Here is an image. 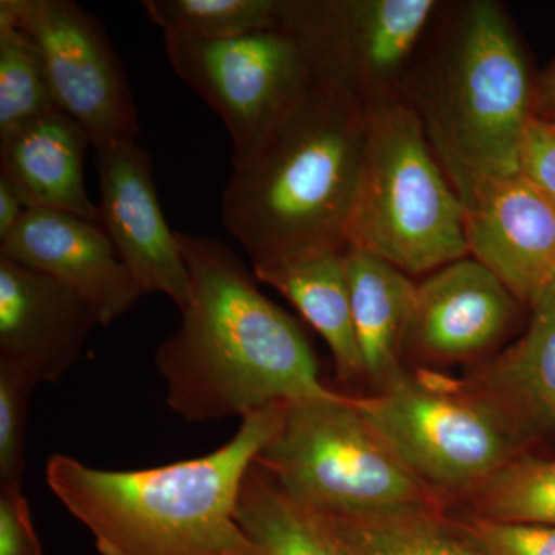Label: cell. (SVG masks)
Returning a JSON list of instances; mask_svg holds the SVG:
<instances>
[{
    "instance_id": "cell-1",
    "label": "cell",
    "mask_w": 555,
    "mask_h": 555,
    "mask_svg": "<svg viewBox=\"0 0 555 555\" xmlns=\"http://www.w3.org/2000/svg\"><path fill=\"white\" fill-rule=\"evenodd\" d=\"M178 240L189 298L178 331L155 353L175 414L190 423L243 420L334 392L298 321L259 291L232 248L190 233Z\"/></svg>"
},
{
    "instance_id": "cell-2",
    "label": "cell",
    "mask_w": 555,
    "mask_h": 555,
    "mask_svg": "<svg viewBox=\"0 0 555 555\" xmlns=\"http://www.w3.org/2000/svg\"><path fill=\"white\" fill-rule=\"evenodd\" d=\"M534 80L505 9L467 0L438 9L401 86L465 208L520 171Z\"/></svg>"
},
{
    "instance_id": "cell-3",
    "label": "cell",
    "mask_w": 555,
    "mask_h": 555,
    "mask_svg": "<svg viewBox=\"0 0 555 555\" xmlns=\"http://www.w3.org/2000/svg\"><path fill=\"white\" fill-rule=\"evenodd\" d=\"M284 411L259 409L210 454L166 466L108 470L56 454L47 485L101 555H262L238 524V496Z\"/></svg>"
},
{
    "instance_id": "cell-4",
    "label": "cell",
    "mask_w": 555,
    "mask_h": 555,
    "mask_svg": "<svg viewBox=\"0 0 555 555\" xmlns=\"http://www.w3.org/2000/svg\"><path fill=\"white\" fill-rule=\"evenodd\" d=\"M364 139V105L313 80L254 152L233 163L222 221L254 268L309 248L347 246Z\"/></svg>"
},
{
    "instance_id": "cell-5",
    "label": "cell",
    "mask_w": 555,
    "mask_h": 555,
    "mask_svg": "<svg viewBox=\"0 0 555 555\" xmlns=\"http://www.w3.org/2000/svg\"><path fill=\"white\" fill-rule=\"evenodd\" d=\"M346 244L408 276L469 257L466 208L401 94L367 105Z\"/></svg>"
},
{
    "instance_id": "cell-6",
    "label": "cell",
    "mask_w": 555,
    "mask_h": 555,
    "mask_svg": "<svg viewBox=\"0 0 555 555\" xmlns=\"http://www.w3.org/2000/svg\"><path fill=\"white\" fill-rule=\"evenodd\" d=\"M257 463L288 495L327 516L447 507L378 436L356 398L335 390L288 401Z\"/></svg>"
},
{
    "instance_id": "cell-7",
    "label": "cell",
    "mask_w": 555,
    "mask_h": 555,
    "mask_svg": "<svg viewBox=\"0 0 555 555\" xmlns=\"http://www.w3.org/2000/svg\"><path fill=\"white\" fill-rule=\"evenodd\" d=\"M353 398L398 459L447 503L526 454L465 382L436 372H408L385 390Z\"/></svg>"
},
{
    "instance_id": "cell-8",
    "label": "cell",
    "mask_w": 555,
    "mask_h": 555,
    "mask_svg": "<svg viewBox=\"0 0 555 555\" xmlns=\"http://www.w3.org/2000/svg\"><path fill=\"white\" fill-rule=\"evenodd\" d=\"M441 3L436 0H287L284 30L317 82L361 105L401 94Z\"/></svg>"
},
{
    "instance_id": "cell-9",
    "label": "cell",
    "mask_w": 555,
    "mask_h": 555,
    "mask_svg": "<svg viewBox=\"0 0 555 555\" xmlns=\"http://www.w3.org/2000/svg\"><path fill=\"white\" fill-rule=\"evenodd\" d=\"M164 42L179 79L224 122L233 163L250 155L313 82L297 40L283 27L228 40L166 33Z\"/></svg>"
},
{
    "instance_id": "cell-10",
    "label": "cell",
    "mask_w": 555,
    "mask_h": 555,
    "mask_svg": "<svg viewBox=\"0 0 555 555\" xmlns=\"http://www.w3.org/2000/svg\"><path fill=\"white\" fill-rule=\"evenodd\" d=\"M0 20L35 43L54 105L82 127L94 150L137 141L129 76L100 17L73 0H2Z\"/></svg>"
},
{
    "instance_id": "cell-11",
    "label": "cell",
    "mask_w": 555,
    "mask_h": 555,
    "mask_svg": "<svg viewBox=\"0 0 555 555\" xmlns=\"http://www.w3.org/2000/svg\"><path fill=\"white\" fill-rule=\"evenodd\" d=\"M101 225L144 294H163L179 310L189 298V269L160 208L152 158L137 141L96 150Z\"/></svg>"
},
{
    "instance_id": "cell-12",
    "label": "cell",
    "mask_w": 555,
    "mask_h": 555,
    "mask_svg": "<svg viewBox=\"0 0 555 555\" xmlns=\"http://www.w3.org/2000/svg\"><path fill=\"white\" fill-rule=\"evenodd\" d=\"M521 306L477 259H456L415 284L406 350L434 363L477 360L509 334Z\"/></svg>"
},
{
    "instance_id": "cell-13",
    "label": "cell",
    "mask_w": 555,
    "mask_h": 555,
    "mask_svg": "<svg viewBox=\"0 0 555 555\" xmlns=\"http://www.w3.org/2000/svg\"><path fill=\"white\" fill-rule=\"evenodd\" d=\"M0 258L78 292L96 310L101 326L129 312L145 295L102 225L67 211L27 208L9 238L0 243Z\"/></svg>"
},
{
    "instance_id": "cell-14",
    "label": "cell",
    "mask_w": 555,
    "mask_h": 555,
    "mask_svg": "<svg viewBox=\"0 0 555 555\" xmlns=\"http://www.w3.org/2000/svg\"><path fill=\"white\" fill-rule=\"evenodd\" d=\"M100 315L49 275L0 258V361L39 383L60 382L78 363Z\"/></svg>"
},
{
    "instance_id": "cell-15",
    "label": "cell",
    "mask_w": 555,
    "mask_h": 555,
    "mask_svg": "<svg viewBox=\"0 0 555 555\" xmlns=\"http://www.w3.org/2000/svg\"><path fill=\"white\" fill-rule=\"evenodd\" d=\"M469 257L526 306L555 281V204L518 173L481 190L466 207Z\"/></svg>"
},
{
    "instance_id": "cell-16",
    "label": "cell",
    "mask_w": 555,
    "mask_h": 555,
    "mask_svg": "<svg viewBox=\"0 0 555 555\" xmlns=\"http://www.w3.org/2000/svg\"><path fill=\"white\" fill-rule=\"evenodd\" d=\"M529 309L525 334L463 379L524 452L555 437V281Z\"/></svg>"
},
{
    "instance_id": "cell-17",
    "label": "cell",
    "mask_w": 555,
    "mask_h": 555,
    "mask_svg": "<svg viewBox=\"0 0 555 555\" xmlns=\"http://www.w3.org/2000/svg\"><path fill=\"white\" fill-rule=\"evenodd\" d=\"M89 145L82 127L56 108L0 138V173L17 185L28 207L67 211L101 225L83 178Z\"/></svg>"
},
{
    "instance_id": "cell-18",
    "label": "cell",
    "mask_w": 555,
    "mask_h": 555,
    "mask_svg": "<svg viewBox=\"0 0 555 555\" xmlns=\"http://www.w3.org/2000/svg\"><path fill=\"white\" fill-rule=\"evenodd\" d=\"M346 247L309 248L254 268V276L276 288L323 337L339 382L357 385L364 382V369L350 308Z\"/></svg>"
},
{
    "instance_id": "cell-19",
    "label": "cell",
    "mask_w": 555,
    "mask_h": 555,
    "mask_svg": "<svg viewBox=\"0 0 555 555\" xmlns=\"http://www.w3.org/2000/svg\"><path fill=\"white\" fill-rule=\"evenodd\" d=\"M350 308L364 382L379 390L408 374L403 367L415 281L374 255L346 247Z\"/></svg>"
},
{
    "instance_id": "cell-20",
    "label": "cell",
    "mask_w": 555,
    "mask_h": 555,
    "mask_svg": "<svg viewBox=\"0 0 555 555\" xmlns=\"http://www.w3.org/2000/svg\"><path fill=\"white\" fill-rule=\"evenodd\" d=\"M323 516L343 555H483L452 526L447 507Z\"/></svg>"
},
{
    "instance_id": "cell-21",
    "label": "cell",
    "mask_w": 555,
    "mask_h": 555,
    "mask_svg": "<svg viewBox=\"0 0 555 555\" xmlns=\"http://www.w3.org/2000/svg\"><path fill=\"white\" fill-rule=\"evenodd\" d=\"M236 518L262 555H343L326 517L288 495L257 462L241 485Z\"/></svg>"
},
{
    "instance_id": "cell-22",
    "label": "cell",
    "mask_w": 555,
    "mask_h": 555,
    "mask_svg": "<svg viewBox=\"0 0 555 555\" xmlns=\"http://www.w3.org/2000/svg\"><path fill=\"white\" fill-rule=\"evenodd\" d=\"M460 502L489 520L555 526V459L518 455Z\"/></svg>"
},
{
    "instance_id": "cell-23",
    "label": "cell",
    "mask_w": 555,
    "mask_h": 555,
    "mask_svg": "<svg viewBox=\"0 0 555 555\" xmlns=\"http://www.w3.org/2000/svg\"><path fill=\"white\" fill-rule=\"evenodd\" d=\"M142 7L164 35L228 40L280 28L287 0H144Z\"/></svg>"
},
{
    "instance_id": "cell-24",
    "label": "cell",
    "mask_w": 555,
    "mask_h": 555,
    "mask_svg": "<svg viewBox=\"0 0 555 555\" xmlns=\"http://www.w3.org/2000/svg\"><path fill=\"white\" fill-rule=\"evenodd\" d=\"M56 109L35 43L0 20V138Z\"/></svg>"
},
{
    "instance_id": "cell-25",
    "label": "cell",
    "mask_w": 555,
    "mask_h": 555,
    "mask_svg": "<svg viewBox=\"0 0 555 555\" xmlns=\"http://www.w3.org/2000/svg\"><path fill=\"white\" fill-rule=\"evenodd\" d=\"M38 385L24 369L0 361V486L22 488L28 408Z\"/></svg>"
},
{
    "instance_id": "cell-26",
    "label": "cell",
    "mask_w": 555,
    "mask_h": 555,
    "mask_svg": "<svg viewBox=\"0 0 555 555\" xmlns=\"http://www.w3.org/2000/svg\"><path fill=\"white\" fill-rule=\"evenodd\" d=\"M448 517L483 555H555V526L507 524L467 513Z\"/></svg>"
},
{
    "instance_id": "cell-27",
    "label": "cell",
    "mask_w": 555,
    "mask_h": 555,
    "mask_svg": "<svg viewBox=\"0 0 555 555\" xmlns=\"http://www.w3.org/2000/svg\"><path fill=\"white\" fill-rule=\"evenodd\" d=\"M521 175L555 204V120L532 115L520 147Z\"/></svg>"
},
{
    "instance_id": "cell-28",
    "label": "cell",
    "mask_w": 555,
    "mask_h": 555,
    "mask_svg": "<svg viewBox=\"0 0 555 555\" xmlns=\"http://www.w3.org/2000/svg\"><path fill=\"white\" fill-rule=\"evenodd\" d=\"M21 489L0 486V555H43Z\"/></svg>"
},
{
    "instance_id": "cell-29",
    "label": "cell",
    "mask_w": 555,
    "mask_h": 555,
    "mask_svg": "<svg viewBox=\"0 0 555 555\" xmlns=\"http://www.w3.org/2000/svg\"><path fill=\"white\" fill-rule=\"evenodd\" d=\"M28 204L17 185L0 173V243L9 238L27 211Z\"/></svg>"
},
{
    "instance_id": "cell-30",
    "label": "cell",
    "mask_w": 555,
    "mask_h": 555,
    "mask_svg": "<svg viewBox=\"0 0 555 555\" xmlns=\"http://www.w3.org/2000/svg\"><path fill=\"white\" fill-rule=\"evenodd\" d=\"M555 109V61L547 65L534 86V113L547 115Z\"/></svg>"
},
{
    "instance_id": "cell-31",
    "label": "cell",
    "mask_w": 555,
    "mask_h": 555,
    "mask_svg": "<svg viewBox=\"0 0 555 555\" xmlns=\"http://www.w3.org/2000/svg\"><path fill=\"white\" fill-rule=\"evenodd\" d=\"M540 116H546V118H551L555 120V109L554 112L547 113V115H540Z\"/></svg>"
}]
</instances>
